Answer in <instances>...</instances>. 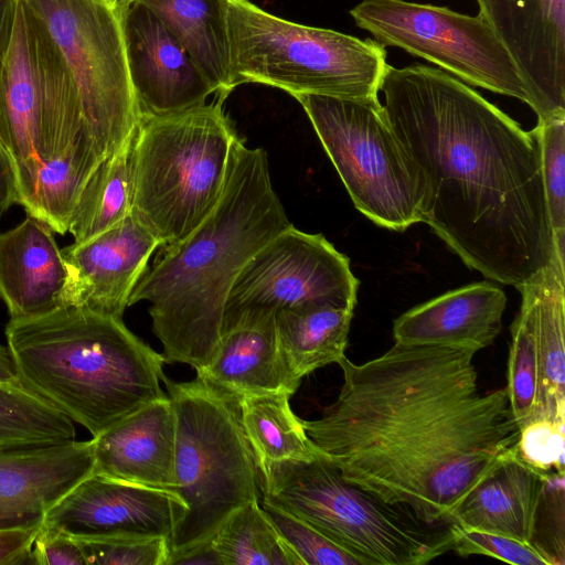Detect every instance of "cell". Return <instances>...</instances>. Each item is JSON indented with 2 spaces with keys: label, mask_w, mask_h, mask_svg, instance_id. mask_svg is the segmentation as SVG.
Here are the masks:
<instances>
[{
  "label": "cell",
  "mask_w": 565,
  "mask_h": 565,
  "mask_svg": "<svg viewBox=\"0 0 565 565\" xmlns=\"http://www.w3.org/2000/svg\"><path fill=\"white\" fill-rule=\"evenodd\" d=\"M467 348L396 343L362 364L343 356L337 399L302 419L344 480L429 525L518 456L507 388L482 392Z\"/></svg>",
  "instance_id": "cell-1"
},
{
  "label": "cell",
  "mask_w": 565,
  "mask_h": 565,
  "mask_svg": "<svg viewBox=\"0 0 565 565\" xmlns=\"http://www.w3.org/2000/svg\"><path fill=\"white\" fill-rule=\"evenodd\" d=\"M383 115L416 166L420 222L486 278L518 288L554 264L541 148L449 73L388 65Z\"/></svg>",
  "instance_id": "cell-2"
},
{
  "label": "cell",
  "mask_w": 565,
  "mask_h": 565,
  "mask_svg": "<svg viewBox=\"0 0 565 565\" xmlns=\"http://www.w3.org/2000/svg\"><path fill=\"white\" fill-rule=\"evenodd\" d=\"M271 185L267 154L233 145L221 199L186 237L163 247L135 286L128 307L149 302L167 363L204 367L220 341L223 310L247 260L289 227Z\"/></svg>",
  "instance_id": "cell-3"
},
{
  "label": "cell",
  "mask_w": 565,
  "mask_h": 565,
  "mask_svg": "<svg viewBox=\"0 0 565 565\" xmlns=\"http://www.w3.org/2000/svg\"><path fill=\"white\" fill-rule=\"evenodd\" d=\"M4 334L19 381L93 437L168 395L160 386L163 355L122 318L56 306L10 319Z\"/></svg>",
  "instance_id": "cell-4"
},
{
  "label": "cell",
  "mask_w": 565,
  "mask_h": 565,
  "mask_svg": "<svg viewBox=\"0 0 565 565\" xmlns=\"http://www.w3.org/2000/svg\"><path fill=\"white\" fill-rule=\"evenodd\" d=\"M175 414V489L183 511L169 537V562L212 540L237 510L260 500L258 466L239 399L199 379H162Z\"/></svg>",
  "instance_id": "cell-5"
},
{
  "label": "cell",
  "mask_w": 565,
  "mask_h": 565,
  "mask_svg": "<svg viewBox=\"0 0 565 565\" xmlns=\"http://www.w3.org/2000/svg\"><path fill=\"white\" fill-rule=\"evenodd\" d=\"M223 100L140 118L134 140L131 214L160 246L186 237L221 199L238 138Z\"/></svg>",
  "instance_id": "cell-6"
},
{
  "label": "cell",
  "mask_w": 565,
  "mask_h": 565,
  "mask_svg": "<svg viewBox=\"0 0 565 565\" xmlns=\"http://www.w3.org/2000/svg\"><path fill=\"white\" fill-rule=\"evenodd\" d=\"M225 1L232 90L257 83L294 97L379 99L388 64L375 40L294 23L249 0Z\"/></svg>",
  "instance_id": "cell-7"
},
{
  "label": "cell",
  "mask_w": 565,
  "mask_h": 565,
  "mask_svg": "<svg viewBox=\"0 0 565 565\" xmlns=\"http://www.w3.org/2000/svg\"><path fill=\"white\" fill-rule=\"evenodd\" d=\"M260 500L307 522L362 565H424L452 551L450 524L429 525L343 479L323 455L259 471Z\"/></svg>",
  "instance_id": "cell-8"
},
{
  "label": "cell",
  "mask_w": 565,
  "mask_h": 565,
  "mask_svg": "<svg viewBox=\"0 0 565 565\" xmlns=\"http://www.w3.org/2000/svg\"><path fill=\"white\" fill-rule=\"evenodd\" d=\"M84 134L76 84L44 22L17 0L0 67V141L15 175L17 204L32 195L44 162Z\"/></svg>",
  "instance_id": "cell-9"
},
{
  "label": "cell",
  "mask_w": 565,
  "mask_h": 565,
  "mask_svg": "<svg viewBox=\"0 0 565 565\" xmlns=\"http://www.w3.org/2000/svg\"><path fill=\"white\" fill-rule=\"evenodd\" d=\"M295 98L364 216L397 232L420 222V175L386 121L380 99L313 94Z\"/></svg>",
  "instance_id": "cell-10"
},
{
  "label": "cell",
  "mask_w": 565,
  "mask_h": 565,
  "mask_svg": "<svg viewBox=\"0 0 565 565\" xmlns=\"http://www.w3.org/2000/svg\"><path fill=\"white\" fill-rule=\"evenodd\" d=\"M44 22L79 96L84 134L103 158L132 135L141 118L131 84L121 0H23Z\"/></svg>",
  "instance_id": "cell-11"
},
{
  "label": "cell",
  "mask_w": 565,
  "mask_h": 565,
  "mask_svg": "<svg viewBox=\"0 0 565 565\" xmlns=\"http://www.w3.org/2000/svg\"><path fill=\"white\" fill-rule=\"evenodd\" d=\"M350 14L381 45L403 49L462 82L532 106L513 60L480 14L405 0H362Z\"/></svg>",
  "instance_id": "cell-12"
},
{
  "label": "cell",
  "mask_w": 565,
  "mask_h": 565,
  "mask_svg": "<svg viewBox=\"0 0 565 565\" xmlns=\"http://www.w3.org/2000/svg\"><path fill=\"white\" fill-rule=\"evenodd\" d=\"M358 287L344 254L322 234H309L291 224L241 269L225 301L221 331L242 320L275 317L306 303L354 310Z\"/></svg>",
  "instance_id": "cell-13"
},
{
  "label": "cell",
  "mask_w": 565,
  "mask_h": 565,
  "mask_svg": "<svg viewBox=\"0 0 565 565\" xmlns=\"http://www.w3.org/2000/svg\"><path fill=\"white\" fill-rule=\"evenodd\" d=\"M513 60L537 119L565 113V0H477Z\"/></svg>",
  "instance_id": "cell-14"
},
{
  "label": "cell",
  "mask_w": 565,
  "mask_h": 565,
  "mask_svg": "<svg viewBox=\"0 0 565 565\" xmlns=\"http://www.w3.org/2000/svg\"><path fill=\"white\" fill-rule=\"evenodd\" d=\"M182 511L175 494L93 472L49 510L43 524L76 539H169Z\"/></svg>",
  "instance_id": "cell-15"
},
{
  "label": "cell",
  "mask_w": 565,
  "mask_h": 565,
  "mask_svg": "<svg viewBox=\"0 0 565 565\" xmlns=\"http://www.w3.org/2000/svg\"><path fill=\"white\" fill-rule=\"evenodd\" d=\"M158 246V238L130 213L94 238L64 247L66 278L58 306L85 307L122 318Z\"/></svg>",
  "instance_id": "cell-16"
},
{
  "label": "cell",
  "mask_w": 565,
  "mask_h": 565,
  "mask_svg": "<svg viewBox=\"0 0 565 565\" xmlns=\"http://www.w3.org/2000/svg\"><path fill=\"white\" fill-rule=\"evenodd\" d=\"M124 4V3H122ZM129 75L141 116L204 105L213 87L183 44L140 3L124 4Z\"/></svg>",
  "instance_id": "cell-17"
},
{
  "label": "cell",
  "mask_w": 565,
  "mask_h": 565,
  "mask_svg": "<svg viewBox=\"0 0 565 565\" xmlns=\"http://www.w3.org/2000/svg\"><path fill=\"white\" fill-rule=\"evenodd\" d=\"M94 466L92 439L0 449V530L41 527L49 510Z\"/></svg>",
  "instance_id": "cell-18"
},
{
  "label": "cell",
  "mask_w": 565,
  "mask_h": 565,
  "mask_svg": "<svg viewBox=\"0 0 565 565\" xmlns=\"http://www.w3.org/2000/svg\"><path fill=\"white\" fill-rule=\"evenodd\" d=\"M92 440L94 473L175 494V414L168 395Z\"/></svg>",
  "instance_id": "cell-19"
},
{
  "label": "cell",
  "mask_w": 565,
  "mask_h": 565,
  "mask_svg": "<svg viewBox=\"0 0 565 565\" xmlns=\"http://www.w3.org/2000/svg\"><path fill=\"white\" fill-rule=\"evenodd\" d=\"M507 296L495 285L475 282L401 315L393 323L396 343L467 348L478 352L501 331Z\"/></svg>",
  "instance_id": "cell-20"
},
{
  "label": "cell",
  "mask_w": 565,
  "mask_h": 565,
  "mask_svg": "<svg viewBox=\"0 0 565 565\" xmlns=\"http://www.w3.org/2000/svg\"><path fill=\"white\" fill-rule=\"evenodd\" d=\"M196 379L237 399L273 393L292 395L301 383L282 356L275 317L223 328L211 360L196 370Z\"/></svg>",
  "instance_id": "cell-21"
},
{
  "label": "cell",
  "mask_w": 565,
  "mask_h": 565,
  "mask_svg": "<svg viewBox=\"0 0 565 565\" xmlns=\"http://www.w3.org/2000/svg\"><path fill=\"white\" fill-rule=\"evenodd\" d=\"M65 278L62 249L50 226L28 215L0 233V298L10 319L58 306Z\"/></svg>",
  "instance_id": "cell-22"
},
{
  "label": "cell",
  "mask_w": 565,
  "mask_h": 565,
  "mask_svg": "<svg viewBox=\"0 0 565 565\" xmlns=\"http://www.w3.org/2000/svg\"><path fill=\"white\" fill-rule=\"evenodd\" d=\"M554 476L540 472L518 456L507 459L468 494L451 523L535 545L540 508Z\"/></svg>",
  "instance_id": "cell-23"
},
{
  "label": "cell",
  "mask_w": 565,
  "mask_h": 565,
  "mask_svg": "<svg viewBox=\"0 0 565 565\" xmlns=\"http://www.w3.org/2000/svg\"><path fill=\"white\" fill-rule=\"evenodd\" d=\"M149 9L183 44L198 67L224 99L232 90L225 0H121Z\"/></svg>",
  "instance_id": "cell-24"
},
{
  "label": "cell",
  "mask_w": 565,
  "mask_h": 565,
  "mask_svg": "<svg viewBox=\"0 0 565 565\" xmlns=\"http://www.w3.org/2000/svg\"><path fill=\"white\" fill-rule=\"evenodd\" d=\"M353 311L326 303H306L276 313L278 343L296 379L301 381L345 356Z\"/></svg>",
  "instance_id": "cell-25"
},
{
  "label": "cell",
  "mask_w": 565,
  "mask_h": 565,
  "mask_svg": "<svg viewBox=\"0 0 565 565\" xmlns=\"http://www.w3.org/2000/svg\"><path fill=\"white\" fill-rule=\"evenodd\" d=\"M539 356L537 417L565 423V275L550 265L530 280Z\"/></svg>",
  "instance_id": "cell-26"
},
{
  "label": "cell",
  "mask_w": 565,
  "mask_h": 565,
  "mask_svg": "<svg viewBox=\"0 0 565 565\" xmlns=\"http://www.w3.org/2000/svg\"><path fill=\"white\" fill-rule=\"evenodd\" d=\"M103 159L94 142L81 134L61 156L44 162L22 207L54 233L66 234L81 194Z\"/></svg>",
  "instance_id": "cell-27"
},
{
  "label": "cell",
  "mask_w": 565,
  "mask_h": 565,
  "mask_svg": "<svg viewBox=\"0 0 565 565\" xmlns=\"http://www.w3.org/2000/svg\"><path fill=\"white\" fill-rule=\"evenodd\" d=\"M290 396L273 393L239 399L243 427L259 471L270 463L311 461L321 455L292 412Z\"/></svg>",
  "instance_id": "cell-28"
},
{
  "label": "cell",
  "mask_w": 565,
  "mask_h": 565,
  "mask_svg": "<svg viewBox=\"0 0 565 565\" xmlns=\"http://www.w3.org/2000/svg\"><path fill=\"white\" fill-rule=\"evenodd\" d=\"M135 134L105 157L87 181L68 228L74 243L94 238L131 213Z\"/></svg>",
  "instance_id": "cell-29"
},
{
  "label": "cell",
  "mask_w": 565,
  "mask_h": 565,
  "mask_svg": "<svg viewBox=\"0 0 565 565\" xmlns=\"http://www.w3.org/2000/svg\"><path fill=\"white\" fill-rule=\"evenodd\" d=\"M73 420L20 381L0 382V449L75 440Z\"/></svg>",
  "instance_id": "cell-30"
},
{
  "label": "cell",
  "mask_w": 565,
  "mask_h": 565,
  "mask_svg": "<svg viewBox=\"0 0 565 565\" xmlns=\"http://www.w3.org/2000/svg\"><path fill=\"white\" fill-rule=\"evenodd\" d=\"M211 543L223 565H302L268 519L260 500L232 514Z\"/></svg>",
  "instance_id": "cell-31"
},
{
  "label": "cell",
  "mask_w": 565,
  "mask_h": 565,
  "mask_svg": "<svg viewBox=\"0 0 565 565\" xmlns=\"http://www.w3.org/2000/svg\"><path fill=\"white\" fill-rule=\"evenodd\" d=\"M521 308L511 326L507 393L514 420L521 429L537 417L539 356L535 331V299L530 281L516 288Z\"/></svg>",
  "instance_id": "cell-32"
},
{
  "label": "cell",
  "mask_w": 565,
  "mask_h": 565,
  "mask_svg": "<svg viewBox=\"0 0 565 565\" xmlns=\"http://www.w3.org/2000/svg\"><path fill=\"white\" fill-rule=\"evenodd\" d=\"M540 142L542 177L554 234L565 233V113L537 119L533 128Z\"/></svg>",
  "instance_id": "cell-33"
},
{
  "label": "cell",
  "mask_w": 565,
  "mask_h": 565,
  "mask_svg": "<svg viewBox=\"0 0 565 565\" xmlns=\"http://www.w3.org/2000/svg\"><path fill=\"white\" fill-rule=\"evenodd\" d=\"M260 504L302 565H362L351 553L297 516L260 500Z\"/></svg>",
  "instance_id": "cell-34"
},
{
  "label": "cell",
  "mask_w": 565,
  "mask_h": 565,
  "mask_svg": "<svg viewBox=\"0 0 565 565\" xmlns=\"http://www.w3.org/2000/svg\"><path fill=\"white\" fill-rule=\"evenodd\" d=\"M87 565H167L169 539L164 536L74 537Z\"/></svg>",
  "instance_id": "cell-35"
},
{
  "label": "cell",
  "mask_w": 565,
  "mask_h": 565,
  "mask_svg": "<svg viewBox=\"0 0 565 565\" xmlns=\"http://www.w3.org/2000/svg\"><path fill=\"white\" fill-rule=\"evenodd\" d=\"M452 551L461 556L483 555L515 565H552V559L533 544L510 536L465 529L450 523Z\"/></svg>",
  "instance_id": "cell-36"
},
{
  "label": "cell",
  "mask_w": 565,
  "mask_h": 565,
  "mask_svg": "<svg viewBox=\"0 0 565 565\" xmlns=\"http://www.w3.org/2000/svg\"><path fill=\"white\" fill-rule=\"evenodd\" d=\"M564 424L539 418L522 427L518 457L544 475L564 476Z\"/></svg>",
  "instance_id": "cell-37"
},
{
  "label": "cell",
  "mask_w": 565,
  "mask_h": 565,
  "mask_svg": "<svg viewBox=\"0 0 565 565\" xmlns=\"http://www.w3.org/2000/svg\"><path fill=\"white\" fill-rule=\"evenodd\" d=\"M30 564L87 565L83 551L73 536L45 524L34 540Z\"/></svg>",
  "instance_id": "cell-38"
},
{
  "label": "cell",
  "mask_w": 565,
  "mask_h": 565,
  "mask_svg": "<svg viewBox=\"0 0 565 565\" xmlns=\"http://www.w3.org/2000/svg\"><path fill=\"white\" fill-rule=\"evenodd\" d=\"M40 529L0 530V565L30 564V553Z\"/></svg>",
  "instance_id": "cell-39"
},
{
  "label": "cell",
  "mask_w": 565,
  "mask_h": 565,
  "mask_svg": "<svg viewBox=\"0 0 565 565\" xmlns=\"http://www.w3.org/2000/svg\"><path fill=\"white\" fill-rule=\"evenodd\" d=\"M17 204V184L11 159L0 141V217Z\"/></svg>",
  "instance_id": "cell-40"
},
{
  "label": "cell",
  "mask_w": 565,
  "mask_h": 565,
  "mask_svg": "<svg viewBox=\"0 0 565 565\" xmlns=\"http://www.w3.org/2000/svg\"><path fill=\"white\" fill-rule=\"evenodd\" d=\"M181 564H222V558L214 550L211 541L189 550L181 555L172 558L169 565Z\"/></svg>",
  "instance_id": "cell-41"
},
{
  "label": "cell",
  "mask_w": 565,
  "mask_h": 565,
  "mask_svg": "<svg viewBox=\"0 0 565 565\" xmlns=\"http://www.w3.org/2000/svg\"><path fill=\"white\" fill-rule=\"evenodd\" d=\"M17 0H0V67L11 39Z\"/></svg>",
  "instance_id": "cell-42"
},
{
  "label": "cell",
  "mask_w": 565,
  "mask_h": 565,
  "mask_svg": "<svg viewBox=\"0 0 565 565\" xmlns=\"http://www.w3.org/2000/svg\"><path fill=\"white\" fill-rule=\"evenodd\" d=\"M19 381L13 359L7 345L0 343V382Z\"/></svg>",
  "instance_id": "cell-43"
}]
</instances>
